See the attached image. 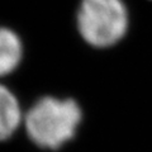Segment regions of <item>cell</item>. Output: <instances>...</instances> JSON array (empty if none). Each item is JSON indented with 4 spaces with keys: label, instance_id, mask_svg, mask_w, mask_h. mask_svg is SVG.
I'll return each instance as SVG.
<instances>
[{
    "label": "cell",
    "instance_id": "obj_1",
    "mask_svg": "<svg viewBox=\"0 0 152 152\" xmlns=\"http://www.w3.org/2000/svg\"><path fill=\"white\" fill-rule=\"evenodd\" d=\"M81 117V109L72 99L46 96L28 110L26 131L37 146L57 150L75 136Z\"/></svg>",
    "mask_w": 152,
    "mask_h": 152
},
{
    "label": "cell",
    "instance_id": "obj_2",
    "mask_svg": "<svg viewBox=\"0 0 152 152\" xmlns=\"http://www.w3.org/2000/svg\"><path fill=\"white\" fill-rule=\"evenodd\" d=\"M81 37L94 47H110L124 37L128 12L123 0H83L77 13Z\"/></svg>",
    "mask_w": 152,
    "mask_h": 152
},
{
    "label": "cell",
    "instance_id": "obj_3",
    "mask_svg": "<svg viewBox=\"0 0 152 152\" xmlns=\"http://www.w3.org/2000/svg\"><path fill=\"white\" fill-rule=\"evenodd\" d=\"M22 121L20 107L8 88L0 85V142L9 138Z\"/></svg>",
    "mask_w": 152,
    "mask_h": 152
},
{
    "label": "cell",
    "instance_id": "obj_4",
    "mask_svg": "<svg viewBox=\"0 0 152 152\" xmlns=\"http://www.w3.org/2000/svg\"><path fill=\"white\" fill-rule=\"evenodd\" d=\"M22 42L13 31L0 27V76L13 72L22 60Z\"/></svg>",
    "mask_w": 152,
    "mask_h": 152
}]
</instances>
